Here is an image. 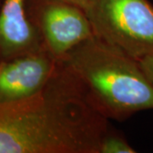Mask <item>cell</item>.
I'll use <instances>...</instances> for the list:
<instances>
[{
	"mask_svg": "<svg viewBox=\"0 0 153 153\" xmlns=\"http://www.w3.org/2000/svg\"><path fill=\"white\" fill-rule=\"evenodd\" d=\"M60 60L106 118L123 121L138 111L153 109V82L139 60L96 35Z\"/></svg>",
	"mask_w": 153,
	"mask_h": 153,
	"instance_id": "6da1fadb",
	"label": "cell"
},
{
	"mask_svg": "<svg viewBox=\"0 0 153 153\" xmlns=\"http://www.w3.org/2000/svg\"><path fill=\"white\" fill-rule=\"evenodd\" d=\"M94 34L140 60L153 56V5L148 0H88Z\"/></svg>",
	"mask_w": 153,
	"mask_h": 153,
	"instance_id": "7a4b0ae2",
	"label": "cell"
},
{
	"mask_svg": "<svg viewBox=\"0 0 153 153\" xmlns=\"http://www.w3.org/2000/svg\"><path fill=\"white\" fill-rule=\"evenodd\" d=\"M59 60L39 49L0 65V105L33 98L41 93L56 71Z\"/></svg>",
	"mask_w": 153,
	"mask_h": 153,
	"instance_id": "3957f363",
	"label": "cell"
},
{
	"mask_svg": "<svg viewBox=\"0 0 153 153\" xmlns=\"http://www.w3.org/2000/svg\"><path fill=\"white\" fill-rule=\"evenodd\" d=\"M38 24L44 48L56 60L94 35L85 11L61 0H47L40 9Z\"/></svg>",
	"mask_w": 153,
	"mask_h": 153,
	"instance_id": "277c9868",
	"label": "cell"
},
{
	"mask_svg": "<svg viewBox=\"0 0 153 153\" xmlns=\"http://www.w3.org/2000/svg\"><path fill=\"white\" fill-rule=\"evenodd\" d=\"M41 49L35 28L25 13L24 0H4L0 11V52L13 58Z\"/></svg>",
	"mask_w": 153,
	"mask_h": 153,
	"instance_id": "5b68a950",
	"label": "cell"
},
{
	"mask_svg": "<svg viewBox=\"0 0 153 153\" xmlns=\"http://www.w3.org/2000/svg\"><path fill=\"white\" fill-rule=\"evenodd\" d=\"M136 151L123 138L108 132L102 139L100 153H134Z\"/></svg>",
	"mask_w": 153,
	"mask_h": 153,
	"instance_id": "8992f818",
	"label": "cell"
},
{
	"mask_svg": "<svg viewBox=\"0 0 153 153\" xmlns=\"http://www.w3.org/2000/svg\"><path fill=\"white\" fill-rule=\"evenodd\" d=\"M144 71L153 82V56H148L139 60Z\"/></svg>",
	"mask_w": 153,
	"mask_h": 153,
	"instance_id": "52a82bcc",
	"label": "cell"
},
{
	"mask_svg": "<svg viewBox=\"0 0 153 153\" xmlns=\"http://www.w3.org/2000/svg\"><path fill=\"white\" fill-rule=\"evenodd\" d=\"M61 1L74 4V5L82 9L83 10H85V9L88 5V0H61Z\"/></svg>",
	"mask_w": 153,
	"mask_h": 153,
	"instance_id": "ba28073f",
	"label": "cell"
}]
</instances>
